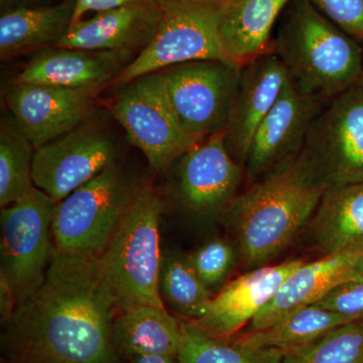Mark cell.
Masks as SVG:
<instances>
[{
    "label": "cell",
    "mask_w": 363,
    "mask_h": 363,
    "mask_svg": "<svg viewBox=\"0 0 363 363\" xmlns=\"http://www.w3.org/2000/svg\"><path fill=\"white\" fill-rule=\"evenodd\" d=\"M98 91L16 82L6 101L35 150L78 128L93 108Z\"/></svg>",
    "instance_id": "4fadbf2b"
},
{
    "label": "cell",
    "mask_w": 363,
    "mask_h": 363,
    "mask_svg": "<svg viewBox=\"0 0 363 363\" xmlns=\"http://www.w3.org/2000/svg\"><path fill=\"white\" fill-rule=\"evenodd\" d=\"M184 321L166 308L140 306L118 313L113 324V341L123 358L140 355L177 357L183 339Z\"/></svg>",
    "instance_id": "603a6c76"
},
{
    "label": "cell",
    "mask_w": 363,
    "mask_h": 363,
    "mask_svg": "<svg viewBox=\"0 0 363 363\" xmlns=\"http://www.w3.org/2000/svg\"><path fill=\"white\" fill-rule=\"evenodd\" d=\"M362 48H363V42L362 43ZM359 84L362 86L363 87V71H362V79H360V82H359Z\"/></svg>",
    "instance_id": "e575fe53"
},
{
    "label": "cell",
    "mask_w": 363,
    "mask_h": 363,
    "mask_svg": "<svg viewBox=\"0 0 363 363\" xmlns=\"http://www.w3.org/2000/svg\"><path fill=\"white\" fill-rule=\"evenodd\" d=\"M130 363H179L178 358L167 355H140L130 358Z\"/></svg>",
    "instance_id": "836d02e7"
},
{
    "label": "cell",
    "mask_w": 363,
    "mask_h": 363,
    "mask_svg": "<svg viewBox=\"0 0 363 363\" xmlns=\"http://www.w3.org/2000/svg\"><path fill=\"white\" fill-rule=\"evenodd\" d=\"M363 274V252L325 255L303 264L284 281L274 297L253 318L247 332L276 323L315 305L335 286Z\"/></svg>",
    "instance_id": "ac0fdd59"
},
{
    "label": "cell",
    "mask_w": 363,
    "mask_h": 363,
    "mask_svg": "<svg viewBox=\"0 0 363 363\" xmlns=\"http://www.w3.org/2000/svg\"><path fill=\"white\" fill-rule=\"evenodd\" d=\"M288 79L285 66L272 50L243 64L223 131L227 149L240 164H245L253 136L278 101Z\"/></svg>",
    "instance_id": "9a60e30c"
},
{
    "label": "cell",
    "mask_w": 363,
    "mask_h": 363,
    "mask_svg": "<svg viewBox=\"0 0 363 363\" xmlns=\"http://www.w3.org/2000/svg\"><path fill=\"white\" fill-rule=\"evenodd\" d=\"M322 255L363 252V182L327 189L312 222Z\"/></svg>",
    "instance_id": "44dd1931"
},
{
    "label": "cell",
    "mask_w": 363,
    "mask_h": 363,
    "mask_svg": "<svg viewBox=\"0 0 363 363\" xmlns=\"http://www.w3.org/2000/svg\"><path fill=\"white\" fill-rule=\"evenodd\" d=\"M159 290L164 306H169L187 321L202 317L213 298L187 257L178 255H162Z\"/></svg>",
    "instance_id": "484cf974"
},
{
    "label": "cell",
    "mask_w": 363,
    "mask_h": 363,
    "mask_svg": "<svg viewBox=\"0 0 363 363\" xmlns=\"http://www.w3.org/2000/svg\"><path fill=\"white\" fill-rule=\"evenodd\" d=\"M75 0L48 6H20L0 18V55L2 59L57 44L73 23Z\"/></svg>",
    "instance_id": "cb8c5ba5"
},
{
    "label": "cell",
    "mask_w": 363,
    "mask_h": 363,
    "mask_svg": "<svg viewBox=\"0 0 363 363\" xmlns=\"http://www.w3.org/2000/svg\"><path fill=\"white\" fill-rule=\"evenodd\" d=\"M116 149L108 133L79 125L35 150L33 182L35 188L61 202L116 162Z\"/></svg>",
    "instance_id": "8fae6325"
},
{
    "label": "cell",
    "mask_w": 363,
    "mask_h": 363,
    "mask_svg": "<svg viewBox=\"0 0 363 363\" xmlns=\"http://www.w3.org/2000/svg\"><path fill=\"white\" fill-rule=\"evenodd\" d=\"M179 363H257L233 342L214 338L190 321H184Z\"/></svg>",
    "instance_id": "83f0119b"
},
{
    "label": "cell",
    "mask_w": 363,
    "mask_h": 363,
    "mask_svg": "<svg viewBox=\"0 0 363 363\" xmlns=\"http://www.w3.org/2000/svg\"><path fill=\"white\" fill-rule=\"evenodd\" d=\"M315 305L342 316L363 319V274L335 286Z\"/></svg>",
    "instance_id": "4dcf8cb0"
},
{
    "label": "cell",
    "mask_w": 363,
    "mask_h": 363,
    "mask_svg": "<svg viewBox=\"0 0 363 363\" xmlns=\"http://www.w3.org/2000/svg\"><path fill=\"white\" fill-rule=\"evenodd\" d=\"M123 87L112 102V114L152 169L167 168L199 143L179 123L161 71L136 78Z\"/></svg>",
    "instance_id": "9c48e42d"
},
{
    "label": "cell",
    "mask_w": 363,
    "mask_h": 363,
    "mask_svg": "<svg viewBox=\"0 0 363 363\" xmlns=\"http://www.w3.org/2000/svg\"><path fill=\"white\" fill-rule=\"evenodd\" d=\"M190 266L210 291L220 286L233 267L234 250L224 240H212L187 255Z\"/></svg>",
    "instance_id": "f1b7e54d"
},
{
    "label": "cell",
    "mask_w": 363,
    "mask_h": 363,
    "mask_svg": "<svg viewBox=\"0 0 363 363\" xmlns=\"http://www.w3.org/2000/svg\"><path fill=\"white\" fill-rule=\"evenodd\" d=\"M303 264L301 259L286 260L274 266L257 267L238 277L213 296L204 315L191 323L212 337L228 341L250 325L284 281Z\"/></svg>",
    "instance_id": "5bb4252c"
},
{
    "label": "cell",
    "mask_w": 363,
    "mask_h": 363,
    "mask_svg": "<svg viewBox=\"0 0 363 363\" xmlns=\"http://www.w3.org/2000/svg\"><path fill=\"white\" fill-rule=\"evenodd\" d=\"M116 162L55 205L54 252L98 259L135 194Z\"/></svg>",
    "instance_id": "5b68a950"
},
{
    "label": "cell",
    "mask_w": 363,
    "mask_h": 363,
    "mask_svg": "<svg viewBox=\"0 0 363 363\" xmlns=\"http://www.w3.org/2000/svg\"><path fill=\"white\" fill-rule=\"evenodd\" d=\"M6 1V0H1V2Z\"/></svg>",
    "instance_id": "8d00e7d4"
},
{
    "label": "cell",
    "mask_w": 363,
    "mask_h": 363,
    "mask_svg": "<svg viewBox=\"0 0 363 363\" xmlns=\"http://www.w3.org/2000/svg\"><path fill=\"white\" fill-rule=\"evenodd\" d=\"M324 105L303 94L289 76L278 101L250 143L245 162L250 175L267 176L298 157L310 126Z\"/></svg>",
    "instance_id": "7c38bea8"
},
{
    "label": "cell",
    "mask_w": 363,
    "mask_h": 363,
    "mask_svg": "<svg viewBox=\"0 0 363 363\" xmlns=\"http://www.w3.org/2000/svg\"><path fill=\"white\" fill-rule=\"evenodd\" d=\"M326 190L296 157L234 199L233 220L245 264L264 267L278 255L311 218Z\"/></svg>",
    "instance_id": "3957f363"
},
{
    "label": "cell",
    "mask_w": 363,
    "mask_h": 363,
    "mask_svg": "<svg viewBox=\"0 0 363 363\" xmlns=\"http://www.w3.org/2000/svg\"><path fill=\"white\" fill-rule=\"evenodd\" d=\"M118 313L97 259L52 252L44 284L4 325L2 363H123Z\"/></svg>",
    "instance_id": "6da1fadb"
},
{
    "label": "cell",
    "mask_w": 363,
    "mask_h": 363,
    "mask_svg": "<svg viewBox=\"0 0 363 363\" xmlns=\"http://www.w3.org/2000/svg\"><path fill=\"white\" fill-rule=\"evenodd\" d=\"M298 159L327 189L363 182V87L353 86L322 107Z\"/></svg>",
    "instance_id": "52a82bcc"
},
{
    "label": "cell",
    "mask_w": 363,
    "mask_h": 363,
    "mask_svg": "<svg viewBox=\"0 0 363 363\" xmlns=\"http://www.w3.org/2000/svg\"><path fill=\"white\" fill-rule=\"evenodd\" d=\"M312 305L257 331L245 332L233 341L255 360L298 350L341 325L357 321Z\"/></svg>",
    "instance_id": "7402d4cb"
},
{
    "label": "cell",
    "mask_w": 363,
    "mask_h": 363,
    "mask_svg": "<svg viewBox=\"0 0 363 363\" xmlns=\"http://www.w3.org/2000/svg\"><path fill=\"white\" fill-rule=\"evenodd\" d=\"M222 2L162 0L164 11L156 35L121 72L116 84L123 86L188 62L229 60L219 35Z\"/></svg>",
    "instance_id": "8992f818"
},
{
    "label": "cell",
    "mask_w": 363,
    "mask_h": 363,
    "mask_svg": "<svg viewBox=\"0 0 363 363\" xmlns=\"http://www.w3.org/2000/svg\"><path fill=\"white\" fill-rule=\"evenodd\" d=\"M164 204L150 185L136 187L111 241L97 259L119 313L140 306L164 308L159 290Z\"/></svg>",
    "instance_id": "277c9868"
},
{
    "label": "cell",
    "mask_w": 363,
    "mask_h": 363,
    "mask_svg": "<svg viewBox=\"0 0 363 363\" xmlns=\"http://www.w3.org/2000/svg\"><path fill=\"white\" fill-rule=\"evenodd\" d=\"M162 0H136L72 23L56 47L88 51L133 52L147 47L161 23Z\"/></svg>",
    "instance_id": "e0dca14e"
},
{
    "label": "cell",
    "mask_w": 363,
    "mask_h": 363,
    "mask_svg": "<svg viewBox=\"0 0 363 363\" xmlns=\"http://www.w3.org/2000/svg\"><path fill=\"white\" fill-rule=\"evenodd\" d=\"M257 363H363V319L341 325L298 350Z\"/></svg>",
    "instance_id": "4316f807"
},
{
    "label": "cell",
    "mask_w": 363,
    "mask_h": 363,
    "mask_svg": "<svg viewBox=\"0 0 363 363\" xmlns=\"http://www.w3.org/2000/svg\"><path fill=\"white\" fill-rule=\"evenodd\" d=\"M320 13L355 40L363 42V0H308Z\"/></svg>",
    "instance_id": "f546056e"
},
{
    "label": "cell",
    "mask_w": 363,
    "mask_h": 363,
    "mask_svg": "<svg viewBox=\"0 0 363 363\" xmlns=\"http://www.w3.org/2000/svg\"><path fill=\"white\" fill-rule=\"evenodd\" d=\"M291 0H225L219 35L225 56L243 64L271 51L272 32Z\"/></svg>",
    "instance_id": "ffe728a7"
},
{
    "label": "cell",
    "mask_w": 363,
    "mask_h": 363,
    "mask_svg": "<svg viewBox=\"0 0 363 363\" xmlns=\"http://www.w3.org/2000/svg\"><path fill=\"white\" fill-rule=\"evenodd\" d=\"M18 304L14 296L13 289L4 276L0 274V314L2 326L13 318L18 309Z\"/></svg>",
    "instance_id": "d6a6232c"
},
{
    "label": "cell",
    "mask_w": 363,
    "mask_h": 363,
    "mask_svg": "<svg viewBox=\"0 0 363 363\" xmlns=\"http://www.w3.org/2000/svg\"><path fill=\"white\" fill-rule=\"evenodd\" d=\"M240 177V164L227 149L222 131L196 143L182 157L179 194L196 213H214L233 199Z\"/></svg>",
    "instance_id": "2e32d148"
},
{
    "label": "cell",
    "mask_w": 363,
    "mask_h": 363,
    "mask_svg": "<svg viewBox=\"0 0 363 363\" xmlns=\"http://www.w3.org/2000/svg\"><path fill=\"white\" fill-rule=\"evenodd\" d=\"M35 147L14 119H2L0 130V206H9L28 194L35 185Z\"/></svg>",
    "instance_id": "d4e9b609"
},
{
    "label": "cell",
    "mask_w": 363,
    "mask_h": 363,
    "mask_svg": "<svg viewBox=\"0 0 363 363\" xmlns=\"http://www.w3.org/2000/svg\"><path fill=\"white\" fill-rule=\"evenodd\" d=\"M242 66L231 60H202L161 71L186 133L201 142L225 130Z\"/></svg>",
    "instance_id": "30bf717a"
},
{
    "label": "cell",
    "mask_w": 363,
    "mask_h": 363,
    "mask_svg": "<svg viewBox=\"0 0 363 363\" xmlns=\"http://www.w3.org/2000/svg\"><path fill=\"white\" fill-rule=\"evenodd\" d=\"M272 40V51L306 96L326 104L359 84L363 48L308 0H291Z\"/></svg>",
    "instance_id": "7a4b0ae2"
},
{
    "label": "cell",
    "mask_w": 363,
    "mask_h": 363,
    "mask_svg": "<svg viewBox=\"0 0 363 363\" xmlns=\"http://www.w3.org/2000/svg\"><path fill=\"white\" fill-rule=\"evenodd\" d=\"M56 48L33 59L21 71L16 83L100 90L116 81L133 62V52L126 50L88 51Z\"/></svg>",
    "instance_id": "d6986e66"
},
{
    "label": "cell",
    "mask_w": 363,
    "mask_h": 363,
    "mask_svg": "<svg viewBox=\"0 0 363 363\" xmlns=\"http://www.w3.org/2000/svg\"><path fill=\"white\" fill-rule=\"evenodd\" d=\"M55 205L50 196L33 187L18 201L1 208L0 274L13 289L18 306L44 284L54 252Z\"/></svg>",
    "instance_id": "ba28073f"
},
{
    "label": "cell",
    "mask_w": 363,
    "mask_h": 363,
    "mask_svg": "<svg viewBox=\"0 0 363 363\" xmlns=\"http://www.w3.org/2000/svg\"><path fill=\"white\" fill-rule=\"evenodd\" d=\"M208 1L222 2V1H225V0H208Z\"/></svg>",
    "instance_id": "d590c367"
},
{
    "label": "cell",
    "mask_w": 363,
    "mask_h": 363,
    "mask_svg": "<svg viewBox=\"0 0 363 363\" xmlns=\"http://www.w3.org/2000/svg\"><path fill=\"white\" fill-rule=\"evenodd\" d=\"M135 1L136 0H75L73 23L83 20L85 14L105 13Z\"/></svg>",
    "instance_id": "1f68e13d"
}]
</instances>
